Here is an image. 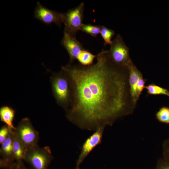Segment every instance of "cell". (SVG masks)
<instances>
[{"mask_svg": "<svg viewBox=\"0 0 169 169\" xmlns=\"http://www.w3.org/2000/svg\"><path fill=\"white\" fill-rule=\"evenodd\" d=\"M50 80L54 96L57 103L66 112L70 103L71 92L69 80L62 70L53 73Z\"/></svg>", "mask_w": 169, "mask_h": 169, "instance_id": "cell-2", "label": "cell"}, {"mask_svg": "<svg viewBox=\"0 0 169 169\" xmlns=\"http://www.w3.org/2000/svg\"><path fill=\"white\" fill-rule=\"evenodd\" d=\"M163 159L169 162V137L163 142L162 146Z\"/></svg>", "mask_w": 169, "mask_h": 169, "instance_id": "cell-20", "label": "cell"}, {"mask_svg": "<svg viewBox=\"0 0 169 169\" xmlns=\"http://www.w3.org/2000/svg\"><path fill=\"white\" fill-rule=\"evenodd\" d=\"M84 7V3L82 2L77 6L63 13L64 31L75 37L83 24Z\"/></svg>", "mask_w": 169, "mask_h": 169, "instance_id": "cell-6", "label": "cell"}, {"mask_svg": "<svg viewBox=\"0 0 169 169\" xmlns=\"http://www.w3.org/2000/svg\"><path fill=\"white\" fill-rule=\"evenodd\" d=\"M108 50L97 54V62L87 66L69 63L61 67L71 92L66 117L80 129L95 131L112 125L132 114L136 105L132 100L127 67L116 65Z\"/></svg>", "mask_w": 169, "mask_h": 169, "instance_id": "cell-1", "label": "cell"}, {"mask_svg": "<svg viewBox=\"0 0 169 169\" xmlns=\"http://www.w3.org/2000/svg\"><path fill=\"white\" fill-rule=\"evenodd\" d=\"M61 44L65 49L69 56V63L74 62L81 52L84 49L76 38L65 31Z\"/></svg>", "mask_w": 169, "mask_h": 169, "instance_id": "cell-9", "label": "cell"}, {"mask_svg": "<svg viewBox=\"0 0 169 169\" xmlns=\"http://www.w3.org/2000/svg\"><path fill=\"white\" fill-rule=\"evenodd\" d=\"M14 130L13 133V146L15 159L16 161L24 160L28 150L19 140Z\"/></svg>", "mask_w": 169, "mask_h": 169, "instance_id": "cell-12", "label": "cell"}, {"mask_svg": "<svg viewBox=\"0 0 169 169\" xmlns=\"http://www.w3.org/2000/svg\"><path fill=\"white\" fill-rule=\"evenodd\" d=\"M34 16L36 19L47 25L54 23L60 27L63 23V13L46 8L39 2L37 3Z\"/></svg>", "mask_w": 169, "mask_h": 169, "instance_id": "cell-7", "label": "cell"}, {"mask_svg": "<svg viewBox=\"0 0 169 169\" xmlns=\"http://www.w3.org/2000/svg\"><path fill=\"white\" fill-rule=\"evenodd\" d=\"M147 93L150 95H164L169 97V91L154 83L145 86Z\"/></svg>", "mask_w": 169, "mask_h": 169, "instance_id": "cell-15", "label": "cell"}, {"mask_svg": "<svg viewBox=\"0 0 169 169\" xmlns=\"http://www.w3.org/2000/svg\"><path fill=\"white\" fill-rule=\"evenodd\" d=\"M104 129V127H100L97 129L84 141L76 161V169H79L80 164L86 157L94 148L101 143Z\"/></svg>", "mask_w": 169, "mask_h": 169, "instance_id": "cell-8", "label": "cell"}, {"mask_svg": "<svg viewBox=\"0 0 169 169\" xmlns=\"http://www.w3.org/2000/svg\"><path fill=\"white\" fill-rule=\"evenodd\" d=\"M145 81L142 77L139 79L137 86V96L138 100L144 89L145 88Z\"/></svg>", "mask_w": 169, "mask_h": 169, "instance_id": "cell-21", "label": "cell"}, {"mask_svg": "<svg viewBox=\"0 0 169 169\" xmlns=\"http://www.w3.org/2000/svg\"><path fill=\"white\" fill-rule=\"evenodd\" d=\"M155 169H169V162L163 158L160 159Z\"/></svg>", "mask_w": 169, "mask_h": 169, "instance_id": "cell-22", "label": "cell"}, {"mask_svg": "<svg viewBox=\"0 0 169 169\" xmlns=\"http://www.w3.org/2000/svg\"><path fill=\"white\" fill-rule=\"evenodd\" d=\"M9 169H29L23 164L22 160H18L11 166Z\"/></svg>", "mask_w": 169, "mask_h": 169, "instance_id": "cell-23", "label": "cell"}, {"mask_svg": "<svg viewBox=\"0 0 169 169\" xmlns=\"http://www.w3.org/2000/svg\"><path fill=\"white\" fill-rule=\"evenodd\" d=\"M14 129H11L6 139L1 144L0 166L1 168L9 169L15 160L13 146V133Z\"/></svg>", "mask_w": 169, "mask_h": 169, "instance_id": "cell-10", "label": "cell"}, {"mask_svg": "<svg viewBox=\"0 0 169 169\" xmlns=\"http://www.w3.org/2000/svg\"><path fill=\"white\" fill-rule=\"evenodd\" d=\"M97 56V54L94 55L84 49L81 52L76 59L82 65L90 66L93 64L94 60Z\"/></svg>", "mask_w": 169, "mask_h": 169, "instance_id": "cell-14", "label": "cell"}, {"mask_svg": "<svg viewBox=\"0 0 169 169\" xmlns=\"http://www.w3.org/2000/svg\"><path fill=\"white\" fill-rule=\"evenodd\" d=\"M127 67L129 73V81L131 97L133 103L136 105L138 100L136 92L137 84L139 79L143 77V75L132 60Z\"/></svg>", "mask_w": 169, "mask_h": 169, "instance_id": "cell-11", "label": "cell"}, {"mask_svg": "<svg viewBox=\"0 0 169 169\" xmlns=\"http://www.w3.org/2000/svg\"><path fill=\"white\" fill-rule=\"evenodd\" d=\"M11 129L7 125L3 126L0 130V143L1 144L8 138Z\"/></svg>", "mask_w": 169, "mask_h": 169, "instance_id": "cell-19", "label": "cell"}, {"mask_svg": "<svg viewBox=\"0 0 169 169\" xmlns=\"http://www.w3.org/2000/svg\"><path fill=\"white\" fill-rule=\"evenodd\" d=\"M101 26L95 25L90 24H84L82 25L80 30L89 34L93 37H96L100 33Z\"/></svg>", "mask_w": 169, "mask_h": 169, "instance_id": "cell-17", "label": "cell"}, {"mask_svg": "<svg viewBox=\"0 0 169 169\" xmlns=\"http://www.w3.org/2000/svg\"><path fill=\"white\" fill-rule=\"evenodd\" d=\"M156 116L160 122L169 124V108L166 107L161 108L156 113Z\"/></svg>", "mask_w": 169, "mask_h": 169, "instance_id": "cell-18", "label": "cell"}, {"mask_svg": "<svg viewBox=\"0 0 169 169\" xmlns=\"http://www.w3.org/2000/svg\"><path fill=\"white\" fill-rule=\"evenodd\" d=\"M14 130L19 140L27 150L38 145L39 133L34 128L28 118L23 119Z\"/></svg>", "mask_w": 169, "mask_h": 169, "instance_id": "cell-4", "label": "cell"}, {"mask_svg": "<svg viewBox=\"0 0 169 169\" xmlns=\"http://www.w3.org/2000/svg\"><path fill=\"white\" fill-rule=\"evenodd\" d=\"M100 33L104 41V45H110L112 42L111 39L115 34V31L104 26H102Z\"/></svg>", "mask_w": 169, "mask_h": 169, "instance_id": "cell-16", "label": "cell"}, {"mask_svg": "<svg viewBox=\"0 0 169 169\" xmlns=\"http://www.w3.org/2000/svg\"><path fill=\"white\" fill-rule=\"evenodd\" d=\"M15 114V111L11 107L3 106L0 109V118L1 121L5 123L10 128L15 129L13 124Z\"/></svg>", "mask_w": 169, "mask_h": 169, "instance_id": "cell-13", "label": "cell"}, {"mask_svg": "<svg viewBox=\"0 0 169 169\" xmlns=\"http://www.w3.org/2000/svg\"><path fill=\"white\" fill-rule=\"evenodd\" d=\"M108 54L111 61L118 65L127 67L132 61L129 49L119 34L112 40Z\"/></svg>", "mask_w": 169, "mask_h": 169, "instance_id": "cell-5", "label": "cell"}, {"mask_svg": "<svg viewBox=\"0 0 169 169\" xmlns=\"http://www.w3.org/2000/svg\"><path fill=\"white\" fill-rule=\"evenodd\" d=\"M53 158L49 147L38 145L27 150L24 160L31 169H47Z\"/></svg>", "mask_w": 169, "mask_h": 169, "instance_id": "cell-3", "label": "cell"}]
</instances>
